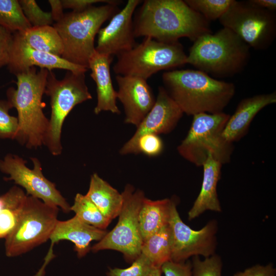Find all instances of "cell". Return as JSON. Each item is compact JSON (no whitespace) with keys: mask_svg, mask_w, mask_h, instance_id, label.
Instances as JSON below:
<instances>
[{"mask_svg":"<svg viewBox=\"0 0 276 276\" xmlns=\"http://www.w3.org/2000/svg\"><path fill=\"white\" fill-rule=\"evenodd\" d=\"M135 37H150L163 42L187 37L193 42L212 33L209 21L182 0H146L135 17Z\"/></svg>","mask_w":276,"mask_h":276,"instance_id":"6da1fadb","label":"cell"},{"mask_svg":"<svg viewBox=\"0 0 276 276\" xmlns=\"http://www.w3.org/2000/svg\"><path fill=\"white\" fill-rule=\"evenodd\" d=\"M162 80L170 97L189 116L223 112L235 94L233 83L218 80L197 70L166 72Z\"/></svg>","mask_w":276,"mask_h":276,"instance_id":"7a4b0ae2","label":"cell"},{"mask_svg":"<svg viewBox=\"0 0 276 276\" xmlns=\"http://www.w3.org/2000/svg\"><path fill=\"white\" fill-rule=\"evenodd\" d=\"M49 71L31 67L16 75L17 87L7 90L8 101L17 112L18 128L15 139L29 149L44 145L49 124L43 109Z\"/></svg>","mask_w":276,"mask_h":276,"instance_id":"3957f363","label":"cell"},{"mask_svg":"<svg viewBox=\"0 0 276 276\" xmlns=\"http://www.w3.org/2000/svg\"><path fill=\"white\" fill-rule=\"evenodd\" d=\"M250 56L249 45L233 31L223 27L195 40L187 63L208 75L226 77L241 72Z\"/></svg>","mask_w":276,"mask_h":276,"instance_id":"277c9868","label":"cell"},{"mask_svg":"<svg viewBox=\"0 0 276 276\" xmlns=\"http://www.w3.org/2000/svg\"><path fill=\"white\" fill-rule=\"evenodd\" d=\"M117 6L110 4L93 5L81 12L64 13L53 26L62 42L61 57L88 70L89 59L96 52L95 37L103 23L119 11Z\"/></svg>","mask_w":276,"mask_h":276,"instance_id":"5b68a950","label":"cell"},{"mask_svg":"<svg viewBox=\"0 0 276 276\" xmlns=\"http://www.w3.org/2000/svg\"><path fill=\"white\" fill-rule=\"evenodd\" d=\"M229 117L223 112L193 115L188 133L177 147L179 154L198 167L202 166L209 156L222 165L229 163L233 143L223 137L222 132Z\"/></svg>","mask_w":276,"mask_h":276,"instance_id":"8992f818","label":"cell"},{"mask_svg":"<svg viewBox=\"0 0 276 276\" xmlns=\"http://www.w3.org/2000/svg\"><path fill=\"white\" fill-rule=\"evenodd\" d=\"M85 72L67 71L61 80L49 71L45 94L50 98L51 114L44 145L55 156L61 153L64 121L77 105L92 99L85 82Z\"/></svg>","mask_w":276,"mask_h":276,"instance_id":"52a82bcc","label":"cell"},{"mask_svg":"<svg viewBox=\"0 0 276 276\" xmlns=\"http://www.w3.org/2000/svg\"><path fill=\"white\" fill-rule=\"evenodd\" d=\"M187 55L179 41L163 42L150 37L131 50L117 56L113 70L117 75L135 76L147 80L162 70L187 64Z\"/></svg>","mask_w":276,"mask_h":276,"instance_id":"ba28073f","label":"cell"},{"mask_svg":"<svg viewBox=\"0 0 276 276\" xmlns=\"http://www.w3.org/2000/svg\"><path fill=\"white\" fill-rule=\"evenodd\" d=\"M59 208L27 195L17 225L5 238L9 257L26 253L49 239L56 224Z\"/></svg>","mask_w":276,"mask_h":276,"instance_id":"9c48e42d","label":"cell"},{"mask_svg":"<svg viewBox=\"0 0 276 276\" xmlns=\"http://www.w3.org/2000/svg\"><path fill=\"white\" fill-rule=\"evenodd\" d=\"M123 205L119 220L114 227L91 248L94 252L105 249L114 250L123 254L126 261L133 262L141 254L143 240L139 222V215L144 192L135 190L127 184L122 193Z\"/></svg>","mask_w":276,"mask_h":276,"instance_id":"30bf717a","label":"cell"},{"mask_svg":"<svg viewBox=\"0 0 276 276\" xmlns=\"http://www.w3.org/2000/svg\"><path fill=\"white\" fill-rule=\"evenodd\" d=\"M220 23L238 35L250 48L265 50L276 36L273 11L261 9L247 1H237L219 19Z\"/></svg>","mask_w":276,"mask_h":276,"instance_id":"8fae6325","label":"cell"},{"mask_svg":"<svg viewBox=\"0 0 276 276\" xmlns=\"http://www.w3.org/2000/svg\"><path fill=\"white\" fill-rule=\"evenodd\" d=\"M31 159L34 165L32 169L26 165V160L16 155L9 154L0 160V170L9 175L5 180H13L24 188L27 195L69 213L70 205L56 189L55 184L44 176L39 160L35 157Z\"/></svg>","mask_w":276,"mask_h":276,"instance_id":"7c38bea8","label":"cell"},{"mask_svg":"<svg viewBox=\"0 0 276 276\" xmlns=\"http://www.w3.org/2000/svg\"><path fill=\"white\" fill-rule=\"evenodd\" d=\"M169 225L172 239L171 261L183 262L191 257L202 256L207 258L215 254L217 221L212 220L200 229L194 230L182 221L175 202Z\"/></svg>","mask_w":276,"mask_h":276,"instance_id":"4fadbf2b","label":"cell"},{"mask_svg":"<svg viewBox=\"0 0 276 276\" xmlns=\"http://www.w3.org/2000/svg\"><path fill=\"white\" fill-rule=\"evenodd\" d=\"M183 111L169 95L165 88L159 86L152 108L136 127L134 134L120 149L121 155L137 154L136 143L143 134H167L176 126Z\"/></svg>","mask_w":276,"mask_h":276,"instance_id":"5bb4252c","label":"cell"},{"mask_svg":"<svg viewBox=\"0 0 276 276\" xmlns=\"http://www.w3.org/2000/svg\"><path fill=\"white\" fill-rule=\"evenodd\" d=\"M141 3L140 0H128L125 7L111 18L108 24L99 30L95 47L97 52L117 56L136 45L132 16Z\"/></svg>","mask_w":276,"mask_h":276,"instance_id":"9a60e30c","label":"cell"},{"mask_svg":"<svg viewBox=\"0 0 276 276\" xmlns=\"http://www.w3.org/2000/svg\"><path fill=\"white\" fill-rule=\"evenodd\" d=\"M117 99L123 105L124 122L137 127L154 105L156 98L147 80L131 76L117 75Z\"/></svg>","mask_w":276,"mask_h":276,"instance_id":"2e32d148","label":"cell"},{"mask_svg":"<svg viewBox=\"0 0 276 276\" xmlns=\"http://www.w3.org/2000/svg\"><path fill=\"white\" fill-rule=\"evenodd\" d=\"M7 67L15 76L31 67L49 71L63 69L73 72H86L87 69L71 63L61 57L35 50L28 45L16 32L13 33Z\"/></svg>","mask_w":276,"mask_h":276,"instance_id":"e0dca14e","label":"cell"},{"mask_svg":"<svg viewBox=\"0 0 276 276\" xmlns=\"http://www.w3.org/2000/svg\"><path fill=\"white\" fill-rule=\"evenodd\" d=\"M106 230L96 228L83 221L76 215L65 221H58L50 237L51 246L44 263L34 276H43L44 268L55 257L53 252L54 244L61 240H68L75 245V250L79 258L85 256L91 249L93 241H100L106 234Z\"/></svg>","mask_w":276,"mask_h":276,"instance_id":"ac0fdd59","label":"cell"},{"mask_svg":"<svg viewBox=\"0 0 276 276\" xmlns=\"http://www.w3.org/2000/svg\"><path fill=\"white\" fill-rule=\"evenodd\" d=\"M275 102V91L242 99L229 117L222 132L223 137L232 143L238 141L247 133L256 114L265 107Z\"/></svg>","mask_w":276,"mask_h":276,"instance_id":"d6986e66","label":"cell"},{"mask_svg":"<svg viewBox=\"0 0 276 276\" xmlns=\"http://www.w3.org/2000/svg\"><path fill=\"white\" fill-rule=\"evenodd\" d=\"M112 60V56L100 54L96 51L88 62L90 76L96 84L97 103L94 109L96 114L104 111L120 113L116 103L117 92L111 78L110 66Z\"/></svg>","mask_w":276,"mask_h":276,"instance_id":"ffe728a7","label":"cell"},{"mask_svg":"<svg viewBox=\"0 0 276 276\" xmlns=\"http://www.w3.org/2000/svg\"><path fill=\"white\" fill-rule=\"evenodd\" d=\"M222 164L209 156L202 165L203 180L199 194L188 212V219L193 220L206 211L221 212L217 186L221 175Z\"/></svg>","mask_w":276,"mask_h":276,"instance_id":"44dd1931","label":"cell"},{"mask_svg":"<svg viewBox=\"0 0 276 276\" xmlns=\"http://www.w3.org/2000/svg\"><path fill=\"white\" fill-rule=\"evenodd\" d=\"M175 201L169 198L152 200L145 197L139 215V222L143 242L169 224Z\"/></svg>","mask_w":276,"mask_h":276,"instance_id":"7402d4cb","label":"cell"},{"mask_svg":"<svg viewBox=\"0 0 276 276\" xmlns=\"http://www.w3.org/2000/svg\"><path fill=\"white\" fill-rule=\"evenodd\" d=\"M86 195L109 220L119 216L123 205V195L98 174L91 176Z\"/></svg>","mask_w":276,"mask_h":276,"instance_id":"603a6c76","label":"cell"},{"mask_svg":"<svg viewBox=\"0 0 276 276\" xmlns=\"http://www.w3.org/2000/svg\"><path fill=\"white\" fill-rule=\"evenodd\" d=\"M30 47L61 57L63 51L61 39L53 26L33 27L16 32Z\"/></svg>","mask_w":276,"mask_h":276,"instance_id":"cb8c5ba5","label":"cell"},{"mask_svg":"<svg viewBox=\"0 0 276 276\" xmlns=\"http://www.w3.org/2000/svg\"><path fill=\"white\" fill-rule=\"evenodd\" d=\"M1 196L3 205L0 211V239L5 238L15 227L27 195L21 189L14 186Z\"/></svg>","mask_w":276,"mask_h":276,"instance_id":"d4e9b609","label":"cell"},{"mask_svg":"<svg viewBox=\"0 0 276 276\" xmlns=\"http://www.w3.org/2000/svg\"><path fill=\"white\" fill-rule=\"evenodd\" d=\"M141 253L154 267H161L165 263L171 260L172 239L169 224L143 242Z\"/></svg>","mask_w":276,"mask_h":276,"instance_id":"484cf974","label":"cell"},{"mask_svg":"<svg viewBox=\"0 0 276 276\" xmlns=\"http://www.w3.org/2000/svg\"><path fill=\"white\" fill-rule=\"evenodd\" d=\"M0 26L12 33L32 27L17 0H0Z\"/></svg>","mask_w":276,"mask_h":276,"instance_id":"4316f807","label":"cell"},{"mask_svg":"<svg viewBox=\"0 0 276 276\" xmlns=\"http://www.w3.org/2000/svg\"><path fill=\"white\" fill-rule=\"evenodd\" d=\"M71 211L84 222L101 229L105 230L111 221L103 215L86 195L80 193L76 195Z\"/></svg>","mask_w":276,"mask_h":276,"instance_id":"83f0119b","label":"cell"},{"mask_svg":"<svg viewBox=\"0 0 276 276\" xmlns=\"http://www.w3.org/2000/svg\"><path fill=\"white\" fill-rule=\"evenodd\" d=\"M234 0H185L193 10L208 21L219 19L227 10Z\"/></svg>","mask_w":276,"mask_h":276,"instance_id":"f1b7e54d","label":"cell"},{"mask_svg":"<svg viewBox=\"0 0 276 276\" xmlns=\"http://www.w3.org/2000/svg\"><path fill=\"white\" fill-rule=\"evenodd\" d=\"M191 264L192 276H222V260L215 254L203 260L194 256Z\"/></svg>","mask_w":276,"mask_h":276,"instance_id":"f546056e","label":"cell"},{"mask_svg":"<svg viewBox=\"0 0 276 276\" xmlns=\"http://www.w3.org/2000/svg\"><path fill=\"white\" fill-rule=\"evenodd\" d=\"M22 11L32 27L51 26L53 24L51 14L40 9L34 0L18 1Z\"/></svg>","mask_w":276,"mask_h":276,"instance_id":"4dcf8cb0","label":"cell"},{"mask_svg":"<svg viewBox=\"0 0 276 276\" xmlns=\"http://www.w3.org/2000/svg\"><path fill=\"white\" fill-rule=\"evenodd\" d=\"M154 266L150 261L143 254L132 262L128 268H109L107 276H149Z\"/></svg>","mask_w":276,"mask_h":276,"instance_id":"1f68e13d","label":"cell"},{"mask_svg":"<svg viewBox=\"0 0 276 276\" xmlns=\"http://www.w3.org/2000/svg\"><path fill=\"white\" fill-rule=\"evenodd\" d=\"M11 108L8 100H0V138L15 139L16 137L18 121L17 118L9 114Z\"/></svg>","mask_w":276,"mask_h":276,"instance_id":"d6a6232c","label":"cell"},{"mask_svg":"<svg viewBox=\"0 0 276 276\" xmlns=\"http://www.w3.org/2000/svg\"><path fill=\"white\" fill-rule=\"evenodd\" d=\"M137 154L142 153L147 156H156L164 150V144L158 135L147 133L141 136L136 143Z\"/></svg>","mask_w":276,"mask_h":276,"instance_id":"836d02e7","label":"cell"},{"mask_svg":"<svg viewBox=\"0 0 276 276\" xmlns=\"http://www.w3.org/2000/svg\"><path fill=\"white\" fill-rule=\"evenodd\" d=\"M161 269L165 276H192V264L189 261L175 262L170 260L165 263Z\"/></svg>","mask_w":276,"mask_h":276,"instance_id":"e575fe53","label":"cell"},{"mask_svg":"<svg viewBox=\"0 0 276 276\" xmlns=\"http://www.w3.org/2000/svg\"><path fill=\"white\" fill-rule=\"evenodd\" d=\"M13 33L0 26V68L8 64Z\"/></svg>","mask_w":276,"mask_h":276,"instance_id":"d590c367","label":"cell"},{"mask_svg":"<svg viewBox=\"0 0 276 276\" xmlns=\"http://www.w3.org/2000/svg\"><path fill=\"white\" fill-rule=\"evenodd\" d=\"M61 2L64 8L71 9L74 12L84 11L98 3L118 5L120 3L113 0H62Z\"/></svg>","mask_w":276,"mask_h":276,"instance_id":"8d00e7d4","label":"cell"},{"mask_svg":"<svg viewBox=\"0 0 276 276\" xmlns=\"http://www.w3.org/2000/svg\"><path fill=\"white\" fill-rule=\"evenodd\" d=\"M276 269L271 263L266 265L257 264L238 272L233 276H275Z\"/></svg>","mask_w":276,"mask_h":276,"instance_id":"74e56055","label":"cell"},{"mask_svg":"<svg viewBox=\"0 0 276 276\" xmlns=\"http://www.w3.org/2000/svg\"><path fill=\"white\" fill-rule=\"evenodd\" d=\"M49 3L51 8V16L54 21L55 22L62 19L64 15L63 7L60 0H49Z\"/></svg>","mask_w":276,"mask_h":276,"instance_id":"f35d334b","label":"cell"},{"mask_svg":"<svg viewBox=\"0 0 276 276\" xmlns=\"http://www.w3.org/2000/svg\"><path fill=\"white\" fill-rule=\"evenodd\" d=\"M252 5L263 9L274 11L276 10L275 0H249Z\"/></svg>","mask_w":276,"mask_h":276,"instance_id":"ab89813d","label":"cell"},{"mask_svg":"<svg viewBox=\"0 0 276 276\" xmlns=\"http://www.w3.org/2000/svg\"><path fill=\"white\" fill-rule=\"evenodd\" d=\"M162 273L161 267H154L149 276H161Z\"/></svg>","mask_w":276,"mask_h":276,"instance_id":"60d3db41","label":"cell"}]
</instances>
